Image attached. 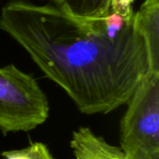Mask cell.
<instances>
[{
    "label": "cell",
    "instance_id": "4",
    "mask_svg": "<svg viewBox=\"0 0 159 159\" xmlns=\"http://www.w3.org/2000/svg\"><path fill=\"white\" fill-rule=\"evenodd\" d=\"M133 22L146 47L149 72L159 73V0H144Z\"/></svg>",
    "mask_w": 159,
    "mask_h": 159
},
{
    "label": "cell",
    "instance_id": "2",
    "mask_svg": "<svg viewBox=\"0 0 159 159\" xmlns=\"http://www.w3.org/2000/svg\"><path fill=\"white\" fill-rule=\"evenodd\" d=\"M126 104L121 150L129 159H159V73L148 72Z\"/></svg>",
    "mask_w": 159,
    "mask_h": 159
},
{
    "label": "cell",
    "instance_id": "7",
    "mask_svg": "<svg viewBox=\"0 0 159 159\" xmlns=\"http://www.w3.org/2000/svg\"><path fill=\"white\" fill-rule=\"evenodd\" d=\"M1 159H55L43 143H32L27 147L1 153Z\"/></svg>",
    "mask_w": 159,
    "mask_h": 159
},
{
    "label": "cell",
    "instance_id": "6",
    "mask_svg": "<svg viewBox=\"0 0 159 159\" xmlns=\"http://www.w3.org/2000/svg\"><path fill=\"white\" fill-rule=\"evenodd\" d=\"M51 4L80 19H96L110 11V0H49Z\"/></svg>",
    "mask_w": 159,
    "mask_h": 159
},
{
    "label": "cell",
    "instance_id": "1",
    "mask_svg": "<svg viewBox=\"0 0 159 159\" xmlns=\"http://www.w3.org/2000/svg\"><path fill=\"white\" fill-rule=\"evenodd\" d=\"M0 28L86 115L126 104L149 72L133 16L110 9L103 17L80 19L51 3L11 0L2 8Z\"/></svg>",
    "mask_w": 159,
    "mask_h": 159
},
{
    "label": "cell",
    "instance_id": "3",
    "mask_svg": "<svg viewBox=\"0 0 159 159\" xmlns=\"http://www.w3.org/2000/svg\"><path fill=\"white\" fill-rule=\"evenodd\" d=\"M49 115L48 98L35 78L14 64L0 67V130L30 131Z\"/></svg>",
    "mask_w": 159,
    "mask_h": 159
},
{
    "label": "cell",
    "instance_id": "8",
    "mask_svg": "<svg viewBox=\"0 0 159 159\" xmlns=\"http://www.w3.org/2000/svg\"><path fill=\"white\" fill-rule=\"evenodd\" d=\"M133 2L134 0H110V9L123 18L129 19L134 14Z\"/></svg>",
    "mask_w": 159,
    "mask_h": 159
},
{
    "label": "cell",
    "instance_id": "5",
    "mask_svg": "<svg viewBox=\"0 0 159 159\" xmlns=\"http://www.w3.org/2000/svg\"><path fill=\"white\" fill-rule=\"evenodd\" d=\"M70 145L75 159H129L120 147L106 143L87 127L73 132Z\"/></svg>",
    "mask_w": 159,
    "mask_h": 159
}]
</instances>
